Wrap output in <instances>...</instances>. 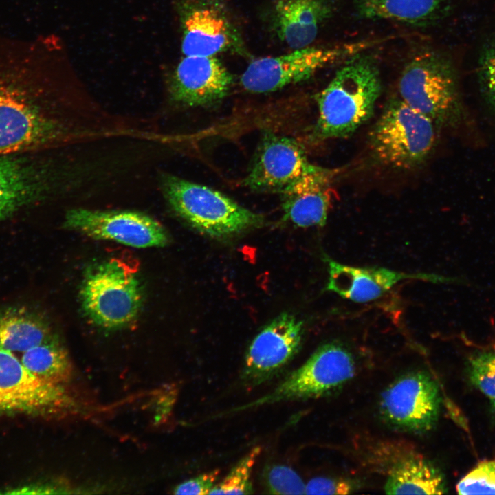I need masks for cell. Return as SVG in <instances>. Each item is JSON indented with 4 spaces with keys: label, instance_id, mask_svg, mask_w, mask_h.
<instances>
[{
    "label": "cell",
    "instance_id": "cell-12",
    "mask_svg": "<svg viewBox=\"0 0 495 495\" xmlns=\"http://www.w3.org/2000/svg\"><path fill=\"white\" fill-rule=\"evenodd\" d=\"M67 402L61 385L38 379L12 352L0 347V415L51 414Z\"/></svg>",
    "mask_w": 495,
    "mask_h": 495
},
{
    "label": "cell",
    "instance_id": "cell-23",
    "mask_svg": "<svg viewBox=\"0 0 495 495\" xmlns=\"http://www.w3.org/2000/svg\"><path fill=\"white\" fill-rule=\"evenodd\" d=\"M450 0H370L360 3L361 11L369 18L404 22L425 20Z\"/></svg>",
    "mask_w": 495,
    "mask_h": 495
},
{
    "label": "cell",
    "instance_id": "cell-5",
    "mask_svg": "<svg viewBox=\"0 0 495 495\" xmlns=\"http://www.w3.org/2000/svg\"><path fill=\"white\" fill-rule=\"evenodd\" d=\"M80 298L84 313L93 323L113 329L136 319L143 296L136 270L113 258L87 270Z\"/></svg>",
    "mask_w": 495,
    "mask_h": 495
},
{
    "label": "cell",
    "instance_id": "cell-31",
    "mask_svg": "<svg viewBox=\"0 0 495 495\" xmlns=\"http://www.w3.org/2000/svg\"><path fill=\"white\" fill-rule=\"evenodd\" d=\"M491 411L495 418V398L490 399Z\"/></svg>",
    "mask_w": 495,
    "mask_h": 495
},
{
    "label": "cell",
    "instance_id": "cell-11",
    "mask_svg": "<svg viewBox=\"0 0 495 495\" xmlns=\"http://www.w3.org/2000/svg\"><path fill=\"white\" fill-rule=\"evenodd\" d=\"M303 331L302 322L289 313L265 326L246 352L242 371L245 384L259 386L280 372L298 353Z\"/></svg>",
    "mask_w": 495,
    "mask_h": 495
},
{
    "label": "cell",
    "instance_id": "cell-24",
    "mask_svg": "<svg viewBox=\"0 0 495 495\" xmlns=\"http://www.w3.org/2000/svg\"><path fill=\"white\" fill-rule=\"evenodd\" d=\"M261 453L256 446L241 458L228 474L217 482L209 494H252L254 493L252 472Z\"/></svg>",
    "mask_w": 495,
    "mask_h": 495
},
{
    "label": "cell",
    "instance_id": "cell-30",
    "mask_svg": "<svg viewBox=\"0 0 495 495\" xmlns=\"http://www.w3.org/2000/svg\"><path fill=\"white\" fill-rule=\"evenodd\" d=\"M481 75L487 96L495 109V47L484 56Z\"/></svg>",
    "mask_w": 495,
    "mask_h": 495
},
{
    "label": "cell",
    "instance_id": "cell-19",
    "mask_svg": "<svg viewBox=\"0 0 495 495\" xmlns=\"http://www.w3.org/2000/svg\"><path fill=\"white\" fill-rule=\"evenodd\" d=\"M330 12L324 0H276L273 16L275 29L292 49L304 48L316 39L320 24Z\"/></svg>",
    "mask_w": 495,
    "mask_h": 495
},
{
    "label": "cell",
    "instance_id": "cell-29",
    "mask_svg": "<svg viewBox=\"0 0 495 495\" xmlns=\"http://www.w3.org/2000/svg\"><path fill=\"white\" fill-rule=\"evenodd\" d=\"M220 470L219 469L201 474L187 480L174 489L175 494H209L210 492L218 482Z\"/></svg>",
    "mask_w": 495,
    "mask_h": 495
},
{
    "label": "cell",
    "instance_id": "cell-22",
    "mask_svg": "<svg viewBox=\"0 0 495 495\" xmlns=\"http://www.w3.org/2000/svg\"><path fill=\"white\" fill-rule=\"evenodd\" d=\"M21 361L34 376L50 384L62 385L71 375L67 352L55 335L23 352Z\"/></svg>",
    "mask_w": 495,
    "mask_h": 495
},
{
    "label": "cell",
    "instance_id": "cell-6",
    "mask_svg": "<svg viewBox=\"0 0 495 495\" xmlns=\"http://www.w3.org/2000/svg\"><path fill=\"white\" fill-rule=\"evenodd\" d=\"M436 125L399 98L389 101L369 134V148L380 164L397 169L421 164L431 152Z\"/></svg>",
    "mask_w": 495,
    "mask_h": 495
},
{
    "label": "cell",
    "instance_id": "cell-25",
    "mask_svg": "<svg viewBox=\"0 0 495 495\" xmlns=\"http://www.w3.org/2000/svg\"><path fill=\"white\" fill-rule=\"evenodd\" d=\"M263 479L269 494H305V484L292 468L285 465L273 464L265 468Z\"/></svg>",
    "mask_w": 495,
    "mask_h": 495
},
{
    "label": "cell",
    "instance_id": "cell-32",
    "mask_svg": "<svg viewBox=\"0 0 495 495\" xmlns=\"http://www.w3.org/2000/svg\"><path fill=\"white\" fill-rule=\"evenodd\" d=\"M360 3L366 2L370 0H359Z\"/></svg>",
    "mask_w": 495,
    "mask_h": 495
},
{
    "label": "cell",
    "instance_id": "cell-10",
    "mask_svg": "<svg viewBox=\"0 0 495 495\" xmlns=\"http://www.w3.org/2000/svg\"><path fill=\"white\" fill-rule=\"evenodd\" d=\"M353 48L306 47L278 56L252 61L240 78L247 91L255 94L277 91L309 79L324 66L350 54Z\"/></svg>",
    "mask_w": 495,
    "mask_h": 495
},
{
    "label": "cell",
    "instance_id": "cell-28",
    "mask_svg": "<svg viewBox=\"0 0 495 495\" xmlns=\"http://www.w3.org/2000/svg\"><path fill=\"white\" fill-rule=\"evenodd\" d=\"M355 490L350 481L328 477H316L305 484V494H348Z\"/></svg>",
    "mask_w": 495,
    "mask_h": 495
},
{
    "label": "cell",
    "instance_id": "cell-8",
    "mask_svg": "<svg viewBox=\"0 0 495 495\" xmlns=\"http://www.w3.org/2000/svg\"><path fill=\"white\" fill-rule=\"evenodd\" d=\"M399 98L435 124L450 120L457 96L453 74L448 64L434 53L413 58L399 80Z\"/></svg>",
    "mask_w": 495,
    "mask_h": 495
},
{
    "label": "cell",
    "instance_id": "cell-14",
    "mask_svg": "<svg viewBox=\"0 0 495 495\" xmlns=\"http://www.w3.org/2000/svg\"><path fill=\"white\" fill-rule=\"evenodd\" d=\"M295 140L272 133L262 138L248 175L245 186L260 192H280L300 177L320 171Z\"/></svg>",
    "mask_w": 495,
    "mask_h": 495
},
{
    "label": "cell",
    "instance_id": "cell-21",
    "mask_svg": "<svg viewBox=\"0 0 495 495\" xmlns=\"http://www.w3.org/2000/svg\"><path fill=\"white\" fill-rule=\"evenodd\" d=\"M52 333L48 321L28 307L0 311V347L23 353L49 340Z\"/></svg>",
    "mask_w": 495,
    "mask_h": 495
},
{
    "label": "cell",
    "instance_id": "cell-7",
    "mask_svg": "<svg viewBox=\"0 0 495 495\" xmlns=\"http://www.w3.org/2000/svg\"><path fill=\"white\" fill-rule=\"evenodd\" d=\"M355 370L353 358L345 347L336 342L324 344L270 393L228 413L278 402L318 397L351 379Z\"/></svg>",
    "mask_w": 495,
    "mask_h": 495
},
{
    "label": "cell",
    "instance_id": "cell-1",
    "mask_svg": "<svg viewBox=\"0 0 495 495\" xmlns=\"http://www.w3.org/2000/svg\"><path fill=\"white\" fill-rule=\"evenodd\" d=\"M89 107L73 102L56 78L32 63L0 62V155L103 138L101 116Z\"/></svg>",
    "mask_w": 495,
    "mask_h": 495
},
{
    "label": "cell",
    "instance_id": "cell-26",
    "mask_svg": "<svg viewBox=\"0 0 495 495\" xmlns=\"http://www.w3.org/2000/svg\"><path fill=\"white\" fill-rule=\"evenodd\" d=\"M468 374L477 389L490 399L495 398V352H481L471 358Z\"/></svg>",
    "mask_w": 495,
    "mask_h": 495
},
{
    "label": "cell",
    "instance_id": "cell-3",
    "mask_svg": "<svg viewBox=\"0 0 495 495\" xmlns=\"http://www.w3.org/2000/svg\"><path fill=\"white\" fill-rule=\"evenodd\" d=\"M160 186L176 214L214 239L226 240L264 223L262 215L208 186L169 173L160 175Z\"/></svg>",
    "mask_w": 495,
    "mask_h": 495
},
{
    "label": "cell",
    "instance_id": "cell-15",
    "mask_svg": "<svg viewBox=\"0 0 495 495\" xmlns=\"http://www.w3.org/2000/svg\"><path fill=\"white\" fill-rule=\"evenodd\" d=\"M232 82V74L214 56H185L172 74L170 99L186 107L213 106L227 96Z\"/></svg>",
    "mask_w": 495,
    "mask_h": 495
},
{
    "label": "cell",
    "instance_id": "cell-27",
    "mask_svg": "<svg viewBox=\"0 0 495 495\" xmlns=\"http://www.w3.org/2000/svg\"><path fill=\"white\" fill-rule=\"evenodd\" d=\"M459 494H495V459L483 460L457 483Z\"/></svg>",
    "mask_w": 495,
    "mask_h": 495
},
{
    "label": "cell",
    "instance_id": "cell-13",
    "mask_svg": "<svg viewBox=\"0 0 495 495\" xmlns=\"http://www.w3.org/2000/svg\"><path fill=\"white\" fill-rule=\"evenodd\" d=\"M441 397L434 380L424 372L406 375L384 392L381 410L398 428L414 432L431 429L437 423Z\"/></svg>",
    "mask_w": 495,
    "mask_h": 495
},
{
    "label": "cell",
    "instance_id": "cell-33",
    "mask_svg": "<svg viewBox=\"0 0 495 495\" xmlns=\"http://www.w3.org/2000/svg\"><path fill=\"white\" fill-rule=\"evenodd\" d=\"M111 134H112V130H111ZM111 136H110V137H111Z\"/></svg>",
    "mask_w": 495,
    "mask_h": 495
},
{
    "label": "cell",
    "instance_id": "cell-9",
    "mask_svg": "<svg viewBox=\"0 0 495 495\" xmlns=\"http://www.w3.org/2000/svg\"><path fill=\"white\" fill-rule=\"evenodd\" d=\"M63 226L93 239L134 248L162 247L169 241L160 223L137 211L74 208L67 212Z\"/></svg>",
    "mask_w": 495,
    "mask_h": 495
},
{
    "label": "cell",
    "instance_id": "cell-4",
    "mask_svg": "<svg viewBox=\"0 0 495 495\" xmlns=\"http://www.w3.org/2000/svg\"><path fill=\"white\" fill-rule=\"evenodd\" d=\"M56 151L0 155V221L72 189V168Z\"/></svg>",
    "mask_w": 495,
    "mask_h": 495
},
{
    "label": "cell",
    "instance_id": "cell-18",
    "mask_svg": "<svg viewBox=\"0 0 495 495\" xmlns=\"http://www.w3.org/2000/svg\"><path fill=\"white\" fill-rule=\"evenodd\" d=\"M182 32L184 56H214L228 49L234 38L228 19L220 10L208 4L185 10Z\"/></svg>",
    "mask_w": 495,
    "mask_h": 495
},
{
    "label": "cell",
    "instance_id": "cell-16",
    "mask_svg": "<svg viewBox=\"0 0 495 495\" xmlns=\"http://www.w3.org/2000/svg\"><path fill=\"white\" fill-rule=\"evenodd\" d=\"M328 269L326 289L356 302L375 300L404 280L445 282L447 278L428 274H408L384 267H355L324 257Z\"/></svg>",
    "mask_w": 495,
    "mask_h": 495
},
{
    "label": "cell",
    "instance_id": "cell-20",
    "mask_svg": "<svg viewBox=\"0 0 495 495\" xmlns=\"http://www.w3.org/2000/svg\"><path fill=\"white\" fill-rule=\"evenodd\" d=\"M384 490L389 494H443L447 492L440 470L429 461L413 454L393 464Z\"/></svg>",
    "mask_w": 495,
    "mask_h": 495
},
{
    "label": "cell",
    "instance_id": "cell-17",
    "mask_svg": "<svg viewBox=\"0 0 495 495\" xmlns=\"http://www.w3.org/2000/svg\"><path fill=\"white\" fill-rule=\"evenodd\" d=\"M336 173L323 168L305 175L280 192L283 219L300 228L323 226L332 204V178Z\"/></svg>",
    "mask_w": 495,
    "mask_h": 495
},
{
    "label": "cell",
    "instance_id": "cell-2",
    "mask_svg": "<svg viewBox=\"0 0 495 495\" xmlns=\"http://www.w3.org/2000/svg\"><path fill=\"white\" fill-rule=\"evenodd\" d=\"M381 90L380 72L373 58L353 56L317 95L318 117L312 139L351 135L372 117Z\"/></svg>",
    "mask_w": 495,
    "mask_h": 495
}]
</instances>
